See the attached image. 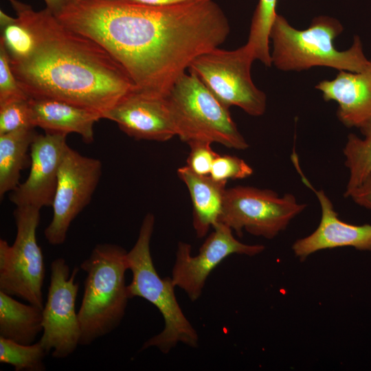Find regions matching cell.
<instances>
[{"label": "cell", "instance_id": "obj_12", "mask_svg": "<svg viewBox=\"0 0 371 371\" xmlns=\"http://www.w3.org/2000/svg\"><path fill=\"white\" fill-rule=\"evenodd\" d=\"M199 249L197 255H192V247L179 242L176 259L172 271V280L175 286L181 289L192 302L197 300L210 273L226 258L232 254L249 256L262 253V245H248L238 240L233 230L227 225L218 223Z\"/></svg>", "mask_w": 371, "mask_h": 371}, {"label": "cell", "instance_id": "obj_2", "mask_svg": "<svg viewBox=\"0 0 371 371\" xmlns=\"http://www.w3.org/2000/svg\"><path fill=\"white\" fill-rule=\"evenodd\" d=\"M34 38L32 53L10 60L29 98L65 101L103 115L137 90L122 66L101 45L60 22L48 8L36 11L8 0Z\"/></svg>", "mask_w": 371, "mask_h": 371}, {"label": "cell", "instance_id": "obj_4", "mask_svg": "<svg viewBox=\"0 0 371 371\" xmlns=\"http://www.w3.org/2000/svg\"><path fill=\"white\" fill-rule=\"evenodd\" d=\"M87 276L78 318L80 346L108 335L122 320L129 298L125 273L127 251L111 243L97 245L80 265Z\"/></svg>", "mask_w": 371, "mask_h": 371}, {"label": "cell", "instance_id": "obj_15", "mask_svg": "<svg viewBox=\"0 0 371 371\" xmlns=\"http://www.w3.org/2000/svg\"><path fill=\"white\" fill-rule=\"evenodd\" d=\"M102 119L115 122L135 139L166 142L177 136L166 97L135 90L106 111Z\"/></svg>", "mask_w": 371, "mask_h": 371}, {"label": "cell", "instance_id": "obj_19", "mask_svg": "<svg viewBox=\"0 0 371 371\" xmlns=\"http://www.w3.org/2000/svg\"><path fill=\"white\" fill-rule=\"evenodd\" d=\"M43 308L0 291V337L29 345L43 331Z\"/></svg>", "mask_w": 371, "mask_h": 371}, {"label": "cell", "instance_id": "obj_23", "mask_svg": "<svg viewBox=\"0 0 371 371\" xmlns=\"http://www.w3.org/2000/svg\"><path fill=\"white\" fill-rule=\"evenodd\" d=\"M48 353L40 341L25 345L0 337V362L15 371L45 370L43 360Z\"/></svg>", "mask_w": 371, "mask_h": 371}, {"label": "cell", "instance_id": "obj_18", "mask_svg": "<svg viewBox=\"0 0 371 371\" xmlns=\"http://www.w3.org/2000/svg\"><path fill=\"white\" fill-rule=\"evenodd\" d=\"M177 175L190 193L196 235L203 238L218 223L227 181H216L210 175H198L186 166L177 169Z\"/></svg>", "mask_w": 371, "mask_h": 371}, {"label": "cell", "instance_id": "obj_5", "mask_svg": "<svg viewBox=\"0 0 371 371\" xmlns=\"http://www.w3.org/2000/svg\"><path fill=\"white\" fill-rule=\"evenodd\" d=\"M154 225V215L148 213L134 246L127 252L128 269L133 274L132 281L127 285L129 298L139 297L149 302L159 310L164 320L162 331L146 341L141 350L155 347L163 353H168L179 343L196 348L198 334L177 300L176 286L171 277L161 278L154 266L150 250Z\"/></svg>", "mask_w": 371, "mask_h": 371}, {"label": "cell", "instance_id": "obj_25", "mask_svg": "<svg viewBox=\"0 0 371 371\" xmlns=\"http://www.w3.org/2000/svg\"><path fill=\"white\" fill-rule=\"evenodd\" d=\"M30 128L34 127L31 120L29 98L0 105V135Z\"/></svg>", "mask_w": 371, "mask_h": 371}, {"label": "cell", "instance_id": "obj_16", "mask_svg": "<svg viewBox=\"0 0 371 371\" xmlns=\"http://www.w3.org/2000/svg\"><path fill=\"white\" fill-rule=\"evenodd\" d=\"M315 87L325 101L338 104L337 115L344 126L361 132L371 126V70H341L334 79L321 81Z\"/></svg>", "mask_w": 371, "mask_h": 371}, {"label": "cell", "instance_id": "obj_30", "mask_svg": "<svg viewBox=\"0 0 371 371\" xmlns=\"http://www.w3.org/2000/svg\"><path fill=\"white\" fill-rule=\"evenodd\" d=\"M135 3L153 5V6H169L185 3H190L199 0H127Z\"/></svg>", "mask_w": 371, "mask_h": 371}, {"label": "cell", "instance_id": "obj_31", "mask_svg": "<svg viewBox=\"0 0 371 371\" xmlns=\"http://www.w3.org/2000/svg\"><path fill=\"white\" fill-rule=\"evenodd\" d=\"M46 8L57 15L67 5L68 0H43Z\"/></svg>", "mask_w": 371, "mask_h": 371}, {"label": "cell", "instance_id": "obj_8", "mask_svg": "<svg viewBox=\"0 0 371 371\" xmlns=\"http://www.w3.org/2000/svg\"><path fill=\"white\" fill-rule=\"evenodd\" d=\"M40 210L19 206L14 212V242L10 246L0 240V291L43 308L45 265L36 239Z\"/></svg>", "mask_w": 371, "mask_h": 371}, {"label": "cell", "instance_id": "obj_28", "mask_svg": "<svg viewBox=\"0 0 371 371\" xmlns=\"http://www.w3.org/2000/svg\"><path fill=\"white\" fill-rule=\"evenodd\" d=\"M212 144L201 140L188 144L190 150L186 166L194 173L201 176L210 175L213 162L219 155L212 148Z\"/></svg>", "mask_w": 371, "mask_h": 371}, {"label": "cell", "instance_id": "obj_14", "mask_svg": "<svg viewBox=\"0 0 371 371\" xmlns=\"http://www.w3.org/2000/svg\"><path fill=\"white\" fill-rule=\"evenodd\" d=\"M291 156L293 163L302 181L315 194L321 207L322 216L317 228L310 235L297 240L292 249L301 261L316 251L343 247L359 250H371V225H355L338 218L332 201L322 190H316L300 169L297 155Z\"/></svg>", "mask_w": 371, "mask_h": 371}, {"label": "cell", "instance_id": "obj_22", "mask_svg": "<svg viewBox=\"0 0 371 371\" xmlns=\"http://www.w3.org/2000/svg\"><path fill=\"white\" fill-rule=\"evenodd\" d=\"M277 1H258L251 19L248 41L245 44L254 59L259 60L267 67L272 65L269 49V33L277 15L276 11Z\"/></svg>", "mask_w": 371, "mask_h": 371}, {"label": "cell", "instance_id": "obj_20", "mask_svg": "<svg viewBox=\"0 0 371 371\" xmlns=\"http://www.w3.org/2000/svg\"><path fill=\"white\" fill-rule=\"evenodd\" d=\"M35 128L0 135V197L19 184L21 170L28 164L27 152L37 135Z\"/></svg>", "mask_w": 371, "mask_h": 371}, {"label": "cell", "instance_id": "obj_6", "mask_svg": "<svg viewBox=\"0 0 371 371\" xmlns=\"http://www.w3.org/2000/svg\"><path fill=\"white\" fill-rule=\"evenodd\" d=\"M166 98L177 136L182 142L207 141L236 150L249 147L229 109L194 74H183Z\"/></svg>", "mask_w": 371, "mask_h": 371}, {"label": "cell", "instance_id": "obj_10", "mask_svg": "<svg viewBox=\"0 0 371 371\" xmlns=\"http://www.w3.org/2000/svg\"><path fill=\"white\" fill-rule=\"evenodd\" d=\"M79 268L69 273L65 260L58 258L50 265V283L43 308V335L39 339L53 357L63 359L74 352L80 340V326L76 302Z\"/></svg>", "mask_w": 371, "mask_h": 371}, {"label": "cell", "instance_id": "obj_29", "mask_svg": "<svg viewBox=\"0 0 371 371\" xmlns=\"http://www.w3.org/2000/svg\"><path fill=\"white\" fill-rule=\"evenodd\" d=\"M349 197L358 205L371 210V172Z\"/></svg>", "mask_w": 371, "mask_h": 371}, {"label": "cell", "instance_id": "obj_17", "mask_svg": "<svg viewBox=\"0 0 371 371\" xmlns=\"http://www.w3.org/2000/svg\"><path fill=\"white\" fill-rule=\"evenodd\" d=\"M32 124L47 133L80 135L84 142L94 139L93 126L102 115L93 111L56 99L29 98Z\"/></svg>", "mask_w": 371, "mask_h": 371}, {"label": "cell", "instance_id": "obj_24", "mask_svg": "<svg viewBox=\"0 0 371 371\" xmlns=\"http://www.w3.org/2000/svg\"><path fill=\"white\" fill-rule=\"evenodd\" d=\"M1 43L10 60H18L28 56L34 47V38L28 26L18 16L12 17L0 10Z\"/></svg>", "mask_w": 371, "mask_h": 371}, {"label": "cell", "instance_id": "obj_11", "mask_svg": "<svg viewBox=\"0 0 371 371\" xmlns=\"http://www.w3.org/2000/svg\"><path fill=\"white\" fill-rule=\"evenodd\" d=\"M102 162L69 146L62 159L54 194L53 216L44 234L49 243H65L71 222L89 203L102 175Z\"/></svg>", "mask_w": 371, "mask_h": 371}, {"label": "cell", "instance_id": "obj_13", "mask_svg": "<svg viewBox=\"0 0 371 371\" xmlns=\"http://www.w3.org/2000/svg\"><path fill=\"white\" fill-rule=\"evenodd\" d=\"M66 138L67 135L63 134H37L30 150L28 177L10 196L16 207L32 206L41 210L52 206L60 163L69 146Z\"/></svg>", "mask_w": 371, "mask_h": 371}, {"label": "cell", "instance_id": "obj_27", "mask_svg": "<svg viewBox=\"0 0 371 371\" xmlns=\"http://www.w3.org/2000/svg\"><path fill=\"white\" fill-rule=\"evenodd\" d=\"M28 98L12 71L4 45L0 43V105Z\"/></svg>", "mask_w": 371, "mask_h": 371}, {"label": "cell", "instance_id": "obj_26", "mask_svg": "<svg viewBox=\"0 0 371 371\" xmlns=\"http://www.w3.org/2000/svg\"><path fill=\"white\" fill-rule=\"evenodd\" d=\"M253 168L243 159L229 155H218L214 159L210 176L218 181L247 178L252 175Z\"/></svg>", "mask_w": 371, "mask_h": 371}, {"label": "cell", "instance_id": "obj_1", "mask_svg": "<svg viewBox=\"0 0 371 371\" xmlns=\"http://www.w3.org/2000/svg\"><path fill=\"white\" fill-rule=\"evenodd\" d=\"M106 49L144 94L166 97L198 56L219 47L230 26L212 0L153 6L127 0L69 1L56 15Z\"/></svg>", "mask_w": 371, "mask_h": 371}, {"label": "cell", "instance_id": "obj_3", "mask_svg": "<svg viewBox=\"0 0 371 371\" xmlns=\"http://www.w3.org/2000/svg\"><path fill=\"white\" fill-rule=\"evenodd\" d=\"M342 31L341 23L328 16L313 19L307 29L300 30L277 14L269 33L271 64L282 71H302L316 66L357 73L371 70V60L364 54L358 36L349 49H336L333 41Z\"/></svg>", "mask_w": 371, "mask_h": 371}, {"label": "cell", "instance_id": "obj_32", "mask_svg": "<svg viewBox=\"0 0 371 371\" xmlns=\"http://www.w3.org/2000/svg\"><path fill=\"white\" fill-rule=\"evenodd\" d=\"M78 1V0H68V2H69V1ZM68 2H67V3H68Z\"/></svg>", "mask_w": 371, "mask_h": 371}, {"label": "cell", "instance_id": "obj_7", "mask_svg": "<svg viewBox=\"0 0 371 371\" xmlns=\"http://www.w3.org/2000/svg\"><path fill=\"white\" fill-rule=\"evenodd\" d=\"M254 60L246 45L234 50L218 47L198 56L188 69L224 106L229 109L236 106L257 117L265 112L267 97L252 80L251 67Z\"/></svg>", "mask_w": 371, "mask_h": 371}, {"label": "cell", "instance_id": "obj_9", "mask_svg": "<svg viewBox=\"0 0 371 371\" xmlns=\"http://www.w3.org/2000/svg\"><path fill=\"white\" fill-rule=\"evenodd\" d=\"M306 205L291 193L280 196L272 190L238 186L225 190L218 222L239 237L245 229L254 236L272 239Z\"/></svg>", "mask_w": 371, "mask_h": 371}, {"label": "cell", "instance_id": "obj_21", "mask_svg": "<svg viewBox=\"0 0 371 371\" xmlns=\"http://www.w3.org/2000/svg\"><path fill=\"white\" fill-rule=\"evenodd\" d=\"M361 133L363 137L350 133L343 149L348 179L344 196L348 198L371 172V126Z\"/></svg>", "mask_w": 371, "mask_h": 371}]
</instances>
